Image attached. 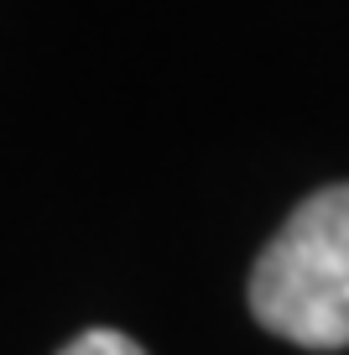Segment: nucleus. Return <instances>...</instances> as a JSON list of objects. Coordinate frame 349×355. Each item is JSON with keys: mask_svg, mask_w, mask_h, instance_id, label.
I'll use <instances>...</instances> for the list:
<instances>
[{"mask_svg": "<svg viewBox=\"0 0 349 355\" xmlns=\"http://www.w3.org/2000/svg\"><path fill=\"white\" fill-rule=\"evenodd\" d=\"M57 355H146V350L131 340V334H120V329H84L78 340H68Z\"/></svg>", "mask_w": 349, "mask_h": 355, "instance_id": "f03ea898", "label": "nucleus"}, {"mask_svg": "<svg viewBox=\"0 0 349 355\" xmlns=\"http://www.w3.org/2000/svg\"><path fill=\"white\" fill-rule=\"evenodd\" d=\"M251 313L303 350L349 345V183L313 193L251 272Z\"/></svg>", "mask_w": 349, "mask_h": 355, "instance_id": "f257e3e1", "label": "nucleus"}]
</instances>
